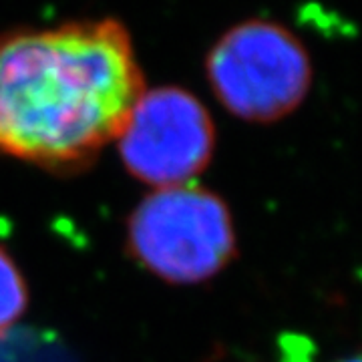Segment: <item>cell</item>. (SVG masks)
Here are the masks:
<instances>
[{
    "label": "cell",
    "mask_w": 362,
    "mask_h": 362,
    "mask_svg": "<svg viewBox=\"0 0 362 362\" xmlns=\"http://www.w3.org/2000/svg\"><path fill=\"white\" fill-rule=\"evenodd\" d=\"M145 90L115 18L0 35V156L54 173L87 168Z\"/></svg>",
    "instance_id": "cell-1"
},
{
    "label": "cell",
    "mask_w": 362,
    "mask_h": 362,
    "mask_svg": "<svg viewBox=\"0 0 362 362\" xmlns=\"http://www.w3.org/2000/svg\"><path fill=\"white\" fill-rule=\"evenodd\" d=\"M135 262L171 284H199L218 276L238 254L232 214L202 185H175L143 197L127 220Z\"/></svg>",
    "instance_id": "cell-2"
},
{
    "label": "cell",
    "mask_w": 362,
    "mask_h": 362,
    "mask_svg": "<svg viewBox=\"0 0 362 362\" xmlns=\"http://www.w3.org/2000/svg\"><path fill=\"white\" fill-rule=\"evenodd\" d=\"M209 87L226 111L250 123L292 115L312 89V59L296 35L250 18L221 35L206 57Z\"/></svg>",
    "instance_id": "cell-3"
},
{
    "label": "cell",
    "mask_w": 362,
    "mask_h": 362,
    "mask_svg": "<svg viewBox=\"0 0 362 362\" xmlns=\"http://www.w3.org/2000/svg\"><path fill=\"white\" fill-rule=\"evenodd\" d=\"M115 143L135 180L163 189L192 183L209 165L216 127L194 93L157 87L143 90Z\"/></svg>",
    "instance_id": "cell-4"
},
{
    "label": "cell",
    "mask_w": 362,
    "mask_h": 362,
    "mask_svg": "<svg viewBox=\"0 0 362 362\" xmlns=\"http://www.w3.org/2000/svg\"><path fill=\"white\" fill-rule=\"evenodd\" d=\"M28 306V288L13 256L0 247V337L23 318Z\"/></svg>",
    "instance_id": "cell-5"
},
{
    "label": "cell",
    "mask_w": 362,
    "mask_h": 362,
    "mask_svg": "<svg viewBox=\"0 0 362 362\" xmlns=\"http://www.w3.org/2000/svg\"><path fill=\"white\" fill-rule=\"evenodd\" d=\"M334 362H362V350L354 352V354H349V356H342V358H338Z\"/></svg>",
    "instance_id": "cell-6"
}]
</instances>
